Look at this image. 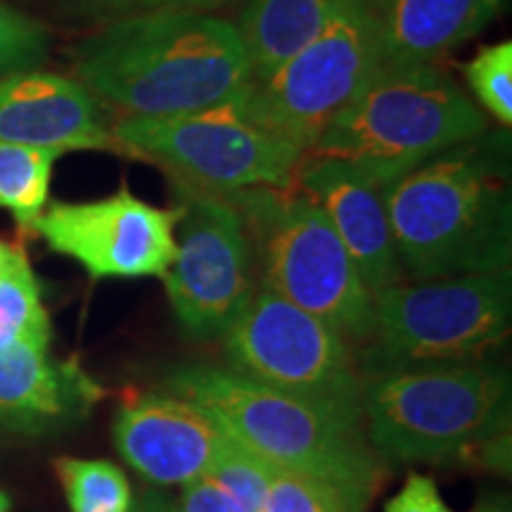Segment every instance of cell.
<instances>
[{
    "label": "cell",
    "instance_id": "obj_1",
    "mask_svg": "<svg viewBox=\"0 0 512 512\" xmlns=\"http://www.w3.org/2000/svg\"><path fill=\"white\" fill-rule=\"evenodd\" d=\"M74 79L124 117L226 105L252 83L235 22L211 12H143L98 24L69 50Z\"/></svg>",
    "mask_w": 512,
    "mask_h": 512
},
{
    "label": "cell",
    "instance_id": "obj_2",
    "mask_svg": "<svg viewBox=\"0 0 512 512\" xmlns=\"http://www.w3.org/2000/svg\"><path fill=\"white\" fill-rule=\"evenodd\" d=\"M401 273L413 280L508 271L512 209L501 138L427 159L384 192Z\"/></svg>",
    "mask_w": 512,
    "mask_h": 512
},
{
    "label": "cell",
    "instance_id": "obj_3",
    "mask_svg": "<svg viewBox=\"0 0 512 512\" xmlns=\"http://www.w3.org/2000/svg\"><path fill=\"white\" fill-rule=\"evenodd\" d=\"M162 387L204 408L230 437L278 470L323 479L368 503L389 475V460L370 444L366 427L226 368L181 366L164 377Z\"/></svg>",
    "mask_w": 512,
    "mask_h": 512
},
{
    "label": "cell",
    "instance_id": "obj_4",
    "mask_svg": "<svg viewBox=\"0 0 512 512\" xmlns=\"http://www.w3.org/2000/svg\"><path fill=\"white\" fill-rule=\"evenodd\" d=\"M363 427L384 460L463 463L510 432V375L494 361H472L366 377Z\"/></svg>",
    "mask_w": 512,
    "mask_h": 512
},
{
    "label": "cell",
    "instance_id": "obj_5",
    "mask_svg": "<svg viewBox=\"0 0 512 512\" xmlns=\"http://www.w3.org/2000/svg\"><path fill=\"white\" fill-rule=\"evenodd\" d=\"M486 131L484 114L439 64H382L309 155L347 159L394 181Z\"/></svg>",
    "mask_w": 512,
    "mask_h": 512
},
{
    "label": "cell",
    "instance_id": "obj_6",
    "mask_svg": "<svg viewBox=\"0 0 512 512\" xmlns=\"http://www.w3.org/2000/svg\"><path fill=\"white\" fill-rule=\"evenodd\" d=\"M510 320V268L401 280L373 299V332L358 347V373L366 380L389 370L486 361L510 335Z\"/></svg>",
    "mask_w": 512,
    "mask_h": 512
},
{
    "label": "cell",
    "instance_id": "obj_7",
    "mask_svg": "<svg viewBox=\"0 0 512 512\" xmlns=\"http://www.w3.org/2000/svg\"><path fill=\"white\" fill-rule=\"evenodd\" d=\"M226 197L245 216L252 235L259 287L363 347L373 332V294L323 209L297 188Z\"/></svg>",
    "mask_w": 512,
    "mask_h": 512
},
{
    "label": "cell",
    "instance_id": "obj_8",
    "mask_svg": "<svg viewBox=\"0 0 512 512\" xmlns=\"http://www.w3.org/2000/svg\"><path fill=\"white\" fill-rule=\"evenodd\" d=\"M112 136L126 157L157 164L171 183L223 197L294 188L306 155L249 121L238 98L178 117H119Z\"/></svg>",
    "mask_w": 512,
    "mask_h": 512
},
{
    "label": "cell",
    "instance_id": "obj_9",
    "mask_svg": "<svg viewBox=\"0 0 512 512\" xmlns=\"http://www.w3.org/2000/svg\"><path fill=\"white\" fill-rule=\"evenodd\" d=\"M223 342L226 370L363 427V380L349 342L266 287H256Z\"/></svg>",
    "mask_w": 512,
    "mask_h": 512
},
{
    "label": "cell",
    "instance_id": "obj_10",
    "mask_svg": "<svg viewBox=\"0 0 512 512\" xmlns=\"http://www.w3.org/2000/svg\"><path fill=\"white\" fill-rule=\"evenodd\" d=\"M384 64L373 0H347L323 31L238 98L256 126L309 152Z\"/></svg>",
    "mask_w": 512,
    "mask_h": 512
},
{
    "label": "cell",
    "instance_id": "obj_11",
    "mask_svg": "<svg viewBox=\"0 0 512 512\" xmlns=\"http://www.w3.org/2000/svg\"><path fill=\"white\" fill-rule=\"evenodd\" d=\"M171 185L181 221L176 256L164 273L166 297L185 335L221 339L259 287L252 235L228 197Z\"/></svg>",
    "mask_w": 512,
    "mask_h": 512
},
{
    "label": "cell",
    "instance_id": "obj_12",
    "mask_svg": "<svg viewBox=\"0 0 512 512\" xmlns=\"http://www.w3.org/2000/svg\"><path fill=\"white\" fill-rule=\"evenodd\" d=\"M181 204L164 209L121 188L91 202H55L34 233L100 278H164L176 256Z\"/></svg>",
    "mask_w": 512,
    "mask_h": 512
},
{
    "label": "cell",
    "instance_id": "obj_13",
    "mask_svg": "<svg viewBox=\"0 0 512 512\" xmlns=\"http://www.w3.org/2000/svg\"><path fill=\"white\" fill-rule=\"evenodd\" d=\"M389 183L368 166L320 155H304L294 181L328 216L373 299L403 280L384 200Z\"/></svg>",
    "mask_w": 512,
    "mask_h": 512
},
{
    "label": "cell",
    "instance_id": "obj_14",
    "mask_svg": "<svg viewBox=\"0 0 512 512\" xmlns=\"http://www.w3.org/2000/svg\"><path fill=\"white\" fill-rule=\"evenodd\" d=\"M112 434L119 456L157 486L202 477L228 439L221 422L204 408L169 392L128 396Z\"/></svg>",
    "mask_w": 512,
    "mask_h": 512
},
{
    "label": "cell",
    "instance_id": "obj_15",
    "mask_svg": "<svg viewBox=\"0 0 512 512\" xmlns=\"http://www.w3.org/2000/svg\"><path fill=\"white\" fill-rule=\"evenodd\" d=\"M0 143L62 152L126 150L102 121L100 105L76 79L19 72L0 76Z\"/></svg>",
    "mask_w": 512,
    "mask_h": 512
},
{
    "label": "cell",
    "instance_id": "obj_16",
    "mask_svg": "<svg viewBox=\"0 0 512 512\" xmlns=\"http://www.w3.org/2000/svg\"><path fill=\"white\" fill-rule=\"evenodd\" d=\"M102 389L74 361L19 347L0 354V432L46 434L81 420Z\"/></svg>",
    "mask_w": 512,
    "mask_h": 512
},
{
    "label": "cell",
    "instance_id": "obj_17",
    "mask_svg": "<svg viewBox=\"0 0 512 512\" xmlns=\"http://www.w3.org/2000/svg\"><path fill=\"white\" fill-rule=\"evenodd\" d=\"M505 0H373L384 64H437L484 31Z\"/></svg>",
    "mask_w": 512,
    "mask_h": 512
},
{
    "label": "cell",
    "instance_id": "obj_18",
    "mask_svg": "<svg viewBox=\"0 0 512 512\" xmlns=\"http://www.w3.org/2000/svg\"><path fill=\"white\" fill-rule=\"evenodd\" d=\"M347 0H247L240 12L252 81L266 79L285 60L313 41Z\"/></svg>",
    "mask_w": 512,
    "mask_h": 512
},
{
    "label": "cell",
    "instance_id": "obj_19",
    "mask_svg": "<svg viewBox=\"0 0 512 512\" xmlns=\"http://www.w3.org/2000/svg\"><path fill=\"white\" fill-rule=\"evenodd\" d=\"M57 157L53 150L0 143V209L8 211L19 230L34 233L38 216L48 207Z\"/></svg>",
    "mask_w": 512,
    "mask_h": 512
},
{
    "label": "cell",
    "instance_id": "obj_20",
    "mask_svg": "<svg viewBox=\"0 0 512 512\" xmlns=\"http://www.w3.org/2000/svg\"><path fill=\"white\" fill-rule=\"evenodd\" d=\"M50 318L29 259L0 278V354L31 347L48 351Z\"/></svg>",
    "mask_w": 512,
    "mask_h": 512
},
{
    "label": "cell",
    "instance_id": "obj_21",
    "mask_svg": "<svg viewBox=\"0 0 512 512\" xmlns=\"http://www.w3.org/2000/svg\"><path fill=\"white\" fill-rule=\"evenodd\" d=\"M55 472L72 512H131V484L110 460L57 458Z\"/></svg>",
    "mask_w": 512,
    "mask_h": 512
},
{
    "label": "cell",
    "instance_id": "obj_22",
    "mask_svg": "<svg viewBox=\"0 0 512 512\" xmlns=\"http://www.w3.org/2000/svg\"><path fill=\"white\" fill-rule=\"evenodd\" d=\"M273 472L275 467L268 460L256 456L254 451H249L247 446H242L238 439L228 434L204 477H209L219 489L226 491L240 505L242 512H261Z\"/></svg>",
    "mask_w": 512,
    "mask_h": 512
},
{
    "label": "cell",
    "instance_id": "obj_23",
    "mask_svg": "<svg viewBox=\"0 0 512 512\" xmlns=\"http://www.w3.org/2000/svg\"><path fill=\"white\" fill-rule=\"evenodd\" d=\"M368 505L342 486L275 467L261 512H368Z\"/></svg>",
    "mask_w": 512,
    "mask_h": 512
},
{
    "label": "cell",
    "instance_id": "obj_24",
    "mask_svg": "<svg viewBox=\"0 0 512 512\" xmlns=\"http://www.w3.org/2000/svg\"><path fill=\"white\" fill-rule=\"evenodd\" d=\"M465 81L479 105L503 128L512 126V43L479 48L463 67Z\"/></svg>",
    "mask_w": 512,
    "mask_h": 512
},
{
    "label": "cell",
    "instance_id": "obj_25",
    "mask_svg": "<svg viewBox=\"0 0 512 512\" xmlns=\"http://www.w3.org/2000/svg\"><path fill=\"white\" fill-rule=\"evenodd\" d=\"M48 53L46 24L0 0V76L36 72L46 64Z\"/></svg>",
    "mask_w": 512,
    "mask_h": 512
},
{
    "label": "cell",
    "instance_id": "obj_26",
    "mask_svg": "<svg viewBox=\"0 0 512 512\" xmlns=\"http://www.w3.org/2000/svg\"><path fill=\"white\" fill-rule=\"evenodd\" d=\"M230 3H238V0H60V10L67 19L98 27L112 19L143 15V12H211Z\"/></svg>",
    "mask_w": 512,
    "mask_h": 512
},
{
    "label": "cell",
    "instance_id": "obj_27",
    "mask_svg": "<svg viewBox=\"0 0 512 512\" xmlns=\"http://www.w3.org/2000/svg\"><path fill=\"white\" fill-rule=\"evenodd\" d=\"M384 512H453L441 498L432 477L413 475L406 479L399 494L387 503Z\"/></svg>",
    "mask_w": 512,
    "mask_h": 512
},
{
    "label": "cell",
    "instance_id": "obj_28",
    "mask_svg": "<svg viewBox=\"0 0 512 512\" xmlns=\"http://www.w3.org/2000/svg\"><path fill=\"white\" fill-rule=\"evenodd\" d=\"M174 503L178 512H242L226 491L204 475L185 482L181 498Z\"/></svg>",
    "mask_w": 512,
    "mask_h": 512
},
{
    "label": "cell",
    "instance_id": "obj_29",
    "mask_svg": "<svg viewBox=\"0 0 512 512\" xmlns=\"http://www.w3.org/2000/svg\"><path fill=\"white\" fill-rule=\"evenodd\" d=\"M131 512H178L176 503L169 496L159 491H145L136 503L131 505Z\"/></svg>",
    "mask_w": 512,
    "mask_h": 512
},
{
    "label": "cell",
    "instance_id": "obj_30",
    "mask_svg": "<svg viewBox=\"0 0 512 512\" xmlns=\"http://www.w3.org/2000/svg\"><path fill=\"white\" fill-rule=\"evenodd\" d=\"M22 259H27V254H24L22 247L8 245V242L0 240V278H3L8 271H12V268H15Z\"/></svg>",
    "mask_w": 512,
    "mask_h": 512
},
{
    "label": "cell",
    "instance_id": "obj_31",
    "mask_svg": "<svg viewBox=\"0 0 512 512\" xmlns=\"http://www.w3.org/2000/svg\"><path fill=\"white\" fill-rule=\"evenodd\" d=\"M475 512H510V505L503 496H489L479 501Z\"/></svg>",
    "mask_w": 512,
    "mask_h": 512
},
{
    "label": "cell",
    "instance_id": "obj_32",
    "mask_svg": "<svg viewBox=\"0 0 512 512\" xmlns=\"http://www.w3.org/2000/svg\"><path fill=\"white\" fill-rule=\"evenodd\" d=\"M0 512H10V498L5 491H0Z\"/></svg>",
    "mask_w": 512,
    "mask_h": 512
}]
</instances>
